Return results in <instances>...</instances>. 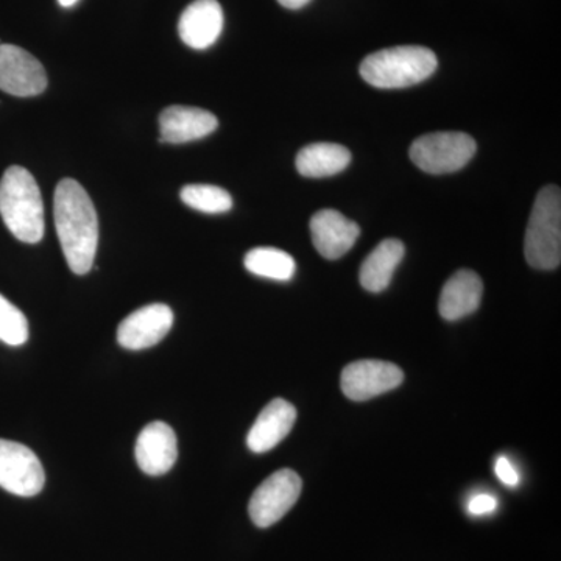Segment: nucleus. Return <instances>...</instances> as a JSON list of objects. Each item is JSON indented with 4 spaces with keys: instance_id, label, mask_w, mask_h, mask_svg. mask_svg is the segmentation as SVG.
<instances>
[{
    "instance_id": "obj_1",
    "label": "nucleus",
    "mask_w": 561,
    "mask_h": 561,
    "mask_svg": "<svg viewBox=\"0 0 561 561\" xmlns=\"http://www.w3.org/2000/svg\"><path fill=\"white\" fill-rule=\"evenodd\" d=\"M55 228L70 271L87 275L94 267L99 219L88 192L76 180H61L54 197Z\"/></svg>"
},
{
    "instance_id": "obj_2",
    "label": "nucleus",
    "mask_w": 561,
    "mask_h": 561,
    "mask_svg": "<svg viewBox=\"0 0 561 561\" xmlns=\"http://www.w3.org/2000/svg\"><path fill=\"white\" fill-rule=\"evenodd\" d=\"M0 216L18 241H43V197L32 173L21 165H11L0 180Z\"/></svg>"
},
{
    "instance_id": "obj_3",
    "label": "nucleus",
    "mask_w": 561,
    "mask_h": 561,
    "mask_svg": "<svg viewBox=\"0 0 561 561\" xmlns=\"http://www.w3.org/2000/svg\"><path fill=\"white\" fill-rule=\"evenodd\" d=\"M437 66V55L427 47L398 46L368 55L360 76L379 90H401L430 79Z\"/></svg>"
},
{
    "instance_id": "obj_4",
    "label": "nucleus",
    "mask_w": 561,
    "mask_h": 561,
    "mask_svg": "<svg viewBox=\"0 0 561 561\" xmlns=\"http://www.w3.org/2000/svg\"><path fill=\"white\" fill-rule=\"evenodd\" d=\"M524 253L527 264L538 271H553L561 262V192L546 186L538 192L527 225Z\"/></svg>"
},
{
    "instance_id": "obj_5",
    "label": "nucleus",
    "mask_w": 561,
    "mask_h": 561,
    "mask_svg": "<svg viewBox=\"0 0 561 561\" xmlns=\"http://www.w3.org/2000/svg\"><path fill=\"white\" fill-rule=\"evenodd\" d=\"M476 150L478 144L465 133H431L412 144L409 157L421 171L442 175L463 169L474 157Z\"/></svg>"
},
{
    "instance_id": "obj_6",
    "label": "nucleus",
    "mask_w": 561,
    "mask_h": 561,
    "mask_svg": "<svg viewBox=\"0 0 561 561\" xmlns=\"http://www.w3.org/2000/svg\"><path fill=\"white\" fill-rule=\"evenodd\" d=\"M302 482L300 476L291 470L273 472L271 478L257 486L251 496L249 513L251 522L261 529H267L283 519L297 504Z\"/></svg>"
},
{
    "instance_id": "obj_7",
    "label": "nucleus",
    "mask_w": 561,
    "mask_h": 561,
    "mask_svg": "<svg viewBox=\"0 0 561 561\" xmlns=\"http://www.w3.org/2000/svg\"><path fill=\"white\" fill-rule=\"evenodd\" d=\"M46 483L43 465L27 446L0 438V486L21 497L39 494Z\"/></svg>"
},
{
    "instance_id": "obj_8",
    "label": "nucleus",
    "mask_w": 561,
    "mask_h": 561,
    "mask_svg": "<svg viewBox=\"0 0 561 561\" xmlns=\"http://www.w3.org/2000/svg\"><path fill=\"white\" fill-rule=\"evenodd\" d=\"M404 381V373L398 365L386 360H356L342 371L343 394L353 401H367L394 390Z\"/></svg>"
},
{
    "instance_id": "obj_9",
    "label": "nucleus",
    "mask_w": 561,
    "mask_h": 561,
    "mask_svg": "<svg viewBox=\"0 0 561 561\" xmlns=\"http://www.w3.org/2000/svg\"><path fill=\"white\" fill-rule=\"evenodd\" d=\"M47 88V73L32 54L13 44H0V91L33 98Z\"/></svg>"
},
{
    "instance_id": "obj_10",
    "label": "nucleus",
    "mask_w": 561,
    "mask_h": 561,
    "mask_svg": "<svg viewBox=\"0 0 561 561\" xmlns=\"http://www.w3.org/2000/svg\"><path fill=\"white\" fill-rule=\"evenodd\" d=\"M173 312L168 305H149L130 313L117 328L122 348L139 351L158 345L172 330Z\"/></svg>"
},
{
    "instance_id": "obj_11",
    "label": "nucleus",
    "mask_w": 561,
    "mask_h": 561,
    "mask_svg": "<svg viewBox=\"0 0 561 561\" xmlns=\"http://www.w3.org/2000/svg\"><path fill=\"white\" fill-rule=\"evenodd\" d=\"M135 457L146 474L162 476L171 471L179 459L175 432L162 421L147 424L136 442Z\"/></svg>"
},
{
    "instance_id": "obj_12",
    "label": "nucleus",
    "mask_w": 561,
    "mask_h": 561,
    "mask_svg": "<svg viewBox=\"0 0 561 561\" xmlns=\"http://www.w3.org/2000/svg\"><path fill=\"white\" fill-rule=\"evenodd\" d=\"M312 242L324 260L335 261L348 253L359 239L356 221L335 209H321L311 219Z\"/></svg>"
},
{
    "instance_id": "obj_13",
    "label": "nucleus",
    "mask_w": 561,
    "mask_h": 561,
    "mask_svg": "<svg viewBox=\"0 0 561 561\" xmlns=\"http://www.w3.org/2000/svg\"><path fill=\"white\" fill-rule=\"evenodd\" d=\"M224 31V10L217 0H195L179 21L180 38L195 50H205Z\"/></svg>"
},
{
    "instance_id": "obj_14",
    "label": "nucleus",
    "mask_w": 561,
    "mask_h": 561,
    "mask_svg": "<svg viewBox=\"0 0 561 561\" xmlns=\"http://www.w3.org/2000/svg\"><path fill=\"white\" fill-rule=\"evenodd\" d=\"M219 127L209 111L194 106H169L160 114V142L186 144L206 138Z\"/></svg>"
},
{
    "instance_id": "obj_15",
    "label": "nucleus",
    "mask_w": 561,
    "mask_h": 561,
    "mask_svg": "<svg viewBox=\"0 0 561 561\" xmlns=\"http://www.w3.org/2000/svg\"><path fill=\"white\" fill-rule=\"evenodd\" d=\"M297 421V409L289 401L276 398L265 405L254 421L247 437V445L256 454L267 453L289 435Z\"/></svg>"
},
{
    "instance_id": "obj_16",
    "label": "nucleus",
    "mask_w": 561,
    "mask_h": 561,
    "mask_svg": "<svg viewBox=\"0 0 561 561\" xmlns=\"http://www.w3.org/2000/svg\"><path fill=\"white\" fill-rule=\"evenodd\" d=\"M482 279L472 271H459L443 286L438 311L443 319L456 321L471 316L481 306Z\"/></svg>"
},
{
    "instance_id": "obj_17",
    "label": "nucleus",
    "mask_w": 561,
    "mask_h": 561,
    "mask_svg": "<svg viewBox=\"0 0 561 561\" xmlns=\"http://www.w3.org/2000/svg\"><path fill=\"white\" fill-rule=\"evenodd\" d=\"M404 253V243L398 239H386L379 243L362 264L359 275L362 287L371 294L386 290Z\"/></svg>"
},
{
    "instance_id": "obj_18",
    "label": "nucleus",
    "mask_w": 561,
    "mask_h": 561,
    "mask_svg": "<svg viewBox=\"0 0 561 561\" xmlns=\"http://www.w3.org/2000/svg\"><path fill=\"white\" fill-rule=\"evenodd\" d=\"M351 153L339 144L317 142L302 147L297 154V171L306 179H324L337 175L348 168Z\"/></svg>"
},
{
    "instance_id": "obj_19",
    "label": "nucleus",
    "mask_w": 561,
    "mask_h": 561,
    "mask_svg": "<svg viewBox=\"0 0 561 561\" xmlns=\"http://www.w3.org/2000/svg\"><path fill=\"white\" fill-rule=\"evenodd\" d=\"M243 264L253 275L275 280H290L297 271V264L289 253L272 247L250 250Z\"/></svg>"
},
{
    "instance_id": "obj_20",
    "label": "nucleus",
    "mask_w": 561,
    "mask_h": 561,
    "mask_svg": "<svg viewBox=\"0 0 561 561\" xmlns=\"http://www.w3.org/2000/svg\"><path fill=\"white\" fill-rule=\"evenodd\" d=\"M184 205L201 213L224 214L232 208L230 192L210 184H187L180 192Z\"/></svg>"
},
{
    "instance_id": "obj_21",
    "label": "nucleus",
    "mask_w": 561,
    "mask_h": 561,
    "mask_svg": "<svg viewBox=\"0 0 561 561\" xmlns=\"http://www.w3.org/2000/svg\"><path fill=\"white\" fill-rule=\"evenodd\" d=\"M28 341V321L24 313L0 295V342L21 346Z\"/></svg>"
},
{
    "instance_id": "obj_22",
    "label": "nucleus",
    "mask_w": 561,
    "mask_h": 561,
    "mask_svg": "<svg viewBox=\"0 0 561 561\" xmlns=\"http://www.w3.org/2000/svg\"><path fill=\"white\" fill-rule=\"evenodd\" d=\"M497 500L489 493L476 494L468 502V512L474 516L489 515L496 511Z\"/></svg>"
},
{
    "instance_id": "obj_23",
    "label": "nucleus",
    "mask_w": 561,
    "mask_h": 561,
    "mask_svg": "<svg viewBox=\"0 0 561 561\" xmlns=\"http://www.w3.org/2000/svg\"><path fill=\"white\" fill-rule=\"evenodd\" d=\"M494 471H496L497 479L502 483L508 486L518 485L522 478H519V472L516 471V468L513 467L512 461L507 459V457H500L494 463Z\"/></svg>"
},
{
    "instance_id": "obj_24",
    "label": "nucleus",
    "mask_w": 561,
    "mask_h": 561,
    "mask_svg": "<svg viewBox=\"0 0 561 561\" xmlns=\"http://www.w3.org/2000/svg\"><path fill=\"white\" fill-rule=\"evenodd\" d=\"M278 2L284 9L300 10L302 7L308 5L311 0H278Z\"/></svg>"
},
{
    "instance_id": "obj_25",
    "label": "nucleus",
    "mask_w": 561,
    "mask_h": 561,
    "mask_svg": "<svg viewBox=\"0 0 561 561\" xmlns=\"http://www.w3.org/2000/svg\"><path fill=\"white\" fill-rule=\"evenodd\" d=\"M77 2H79V0H58V3H60L61 7H65V9L76 5Z\"/></svg>"
}]
</instances>
